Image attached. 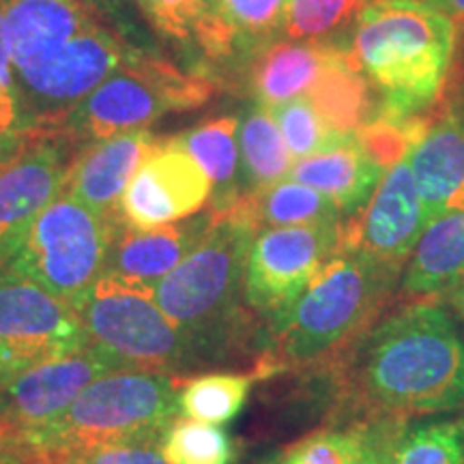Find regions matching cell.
I'll use <instances>...</instances> for the list:
<instances>
[{
    "mask_svg": "<svg viewBox=\"0 0 464 464\" xmlns=\"http://www.w3.org/2000/svg\"><path fill=\"white\" fill-rule=\"evenodd\" d=\"M0 346L28 368L89 351L73 307L7 269H0Z\"/></svg>",
    "mask_w": 464,
    "mask_h": 464,
    "instance_id": "cell-11",
    "label": "cell"
},
{
    "mask_svg": "<svg viewBox=\"0 0 464 464\" xmlns=\"http://www.w3.org/2000/svg\"><path fill=\"white\" fill-rule=\"evenodd\" d=\"M17 445H20V434L11 423L0 420V464L14 460L17 456Z\"/></svg>",
    "mask_w": 464,
    "mask_h": 464,
    "instance_id": "cell-39",
    "label": "cell"
},
{
    "mask_svg": "<svg viewBox=\"0 0 464 464\" xmlns=\"http://www.w3.org/2000/svg\"><path fill=\"white\" fill-rule=\"evenodd\" d=\"M288 0H219V14L230 37L232 56L252 58L282 33Z\"/></svg>",
    "mask_w": 464,
    "mask_h": 464,
    "instance_id": "cell-29",
    "label": "cell"
},
{
    "mask_svg": "<svg viewBox=\"0 0 464 464\" xmlns=\"http://www.w3.org/2000/svg\"><path fill=\"white\" fill-rule=\"evenodd\" d=\"M0 9L20 102L17 131H52L136 56L80 0H0Z\"/></svg>",
    "mask_w": 464,
    "mask_h": 464,
    "instance_id": "cell-1",
    "label": "cell"
},
{
    "mask_svg": "<svg viewBox=\"0 0 464 464\" xmlns=\"http://www.w3.org/2000/svg\"><path fill=\"white\" fill-rule=\"evenodd\" d=\"M426 228L411 161L404 158L381 179L372 198L359 211V222L342 228V247L400 269Z\"/></svg>",
    "mask_w": 464,
    "mask_h": 464,
    "instance_id": "cell-13",
    "label": "cell"
},
{
    "mask_svg": "<svg viewBox=\"0 0 464 464\" xmlns=\"http://www.w3.org/2000/svg\"><path fill=\"white\" fill-rule=\"evenodd\" d=\"M31 131H9L0 133V166H5L31 142Z\"/></svg>",
    "mask_w": 464,
    "mask_h": 464,
    "instance_id": "cell-37",
    "label": "cell"
},
{
    "mask_svg": "<svg viewBox=\"0 0 464 464\" xmlns=\"http://www.w3.org/2000/svg\"><path fill=\"white\" fill-rule=\"evenodd\" d=\"M17 131V103L14 95L0 82V133Z\"/></svg>",
    "mask_w": 464,
    "mask_h": 464,
    "instance_id": "cell-38",
    "label": "cell"
},
{
    "mask_svg": "<svg viewBox=\"0 0 464 464\" xmlns=\"http://www.w3.org/2000/svg\"><path fill=\"white\" fill-rule=\"evenodd\" d=\"M450 290H451V304H454L458 314H460L464 321V277L458 284H454Z\"/></svg>",
    "mask_w": 464,
    "mask_h": 464,
    "instance_id": "cell-43",
    "label": "cell"
},
{
    "mask_svg": "<svg viewBox=\"0 0 464 464\" xmlns=\"http://www.w3.org/2000/svg\"><path fill=\"white\" fill-rule=\"evenodd\" d=\"M426 3L448 17L451 15L458 17V20H464V0H426Z\"/></svg>",
    "mask_w": 464,
    "mask_h": 464,
    "instance_id": "cell-42",
    "label": "cell"
},
{
    "mask_svg": "<svg viewBox=\"0 0 464 464\" xmlns=\"http://www.w3.org/2000/svg\"><path fill=\"white\" fill-rule=\"evenodd\" d=\"M393 464H464V417L420 423L400 432Z\"/></svg>",
    "mask_w": 464,
    "mask_h": 464,
    "instance_id": "cell-31",
    "label": "cell"
},
{
    "mask_svg": "<svg viewBox=\"0 0 464 464\" xmlns=\"http://www.w3.org/2000/svg\"><path fill=\"white\" fill-rule=\"evenodd\" d=\"M363 432H321L290 450L282 464H362Z\"/></svg>",
    "mask_w": 464,
    "mask_h": 464,
    "instance_id": "cell-34",
    "label": "cell"
},
{
    "mask_svg": "<svg viewBox=\"0 0 464 464\" xmlns=\"http://www.w3.org/2000/svg\"><path fill=\"white\" fill-rule=\"evenodd\" d=\"M211 194V179L181 138L158 140L127 183L121 218L133 228H158L196 216Z\"/></svg>",
    "mask_w": 464,
    "mask_h": 464,
    "instance_id": "cell-12",
    "label": "cell"
},
{
    "mask_svg": "<svg viewBox=\"0 0 464 464\" xmlns=\"http://www.w3.org/2000/svg\"><path fill=\"white\" fill-rule=\"evenodd\" d=\"M150 24L207 61L232 58L230 37L219 14V0H138Z\"/></svg>",
    "mask_w": 464,
    "mask_h": 464,
    "instance_id": "cell-24",
    "label": "cell"
},
{
    "mask_svg": "<svg viewBox=\"0 0 464 464\" xmlns=\"http://www.w3.org/2000/svg\"><path fill=\"white\" fill-rule=\"evenodd\" d=\"M338 45L276 39L260 48L249 58V86L258 106L276 108L305 97Z\"/></svg>",
    "mask_w": 464,
    "mask_h": 464,
    "instance_id": "cell-20",
    "label": "cell"
},
{
    "mask_svg": "<svg viewBox=\"0 0 464 464\" xmlns=\"http://www.w3.org/2000/svg\"><path fill=\"white\" fill-rule=\"evenodd\" d=\"M385 172L365 153L353 131L342 133L338 142L321 153L295 161L288 179L329 196L342 216H355L372 198Z\"/></svg>",
    "mask_w": 464,
    "mask_h": 464,
    "instance_id": "cell-19",
    "label": "cell"
},
{
    "mask_svg": "<svg viewBox=\"0 0 464 464\" xmlns=\"http://www.w3.org/2000/svg\"><path fill=\"white\" fill-rule=\"evenodd\" d=\"M17 450H20V445H17ZM5 464H20V456H15L14 460H9V462H5Z\"/></svg>",
    "mask_w": 464,
    "mask_h": 464,
    "instance_id": "cell-44",
    "label": "cell"
},
{
    "mask_svg": "<svg viewBox=\"0 0 464 464\" xmlns=\"http://www.w3.org/2000/svg\"><path fill=\"white\" fill-rule=\"evenodd\" d=\"M368 398L396 413H439L464 402V340L434 304H413L370 334L362 351Z\"/></svg>",
    "mask_w": 464,
    "mask_h": 464,
    "instance_id": "cell-3",
    "label": "cell"
},
{
    "mask_svg": "<svg viewBox=\"0 0 464 464\" xmlns=\"http://www.w3.org/2000/svg\"><path fill=\"white\" fill-rule=\"evenodd\" d=\"M346 52L381 95V114L406 119L437 100L456 28L426 0H372L346 37Z\"/></svg>",
    "mask_w": 464,
    "mask_h": 464,
    "instance_id": "cell-2",
    "label": "cell"
},
{
    "mask_svg": "<svg viewBox=\"0 0 464 464\" xmlns=\"http://www.w3.org/2000/svg\"><path fill=\"white\" fill-rule=\"evenodd\" d=\"M65 136L33 133L14 160L0 166V247L65 191L69 166Z\"/></svg>",
    "mask_w": 464,
    "mask_h": 464,
    "instance_id": "cell-15",
    "label": "cell"
},
{
    "mask_svg": "<svg viewBox=\"0 0 464 464\" xmlns=\"http://www.w3.org/2000/svg\"><path fill=\"white\" fill-rule=\"evenodd\" d=\"M398 428L393 423H379V426L363 430V458L362 464H393V450H396Z\"/></svg>",
    "mask_w": 464,
    "mask_h": 464,
    "instance_id": "cell-36",
    "label": "cell"
},
{
    "mask_svg": "<svg viewBox=\"0 0 464 464\" xmlns=\"http://www.w3.org/2000/svg\"><path fill=\"white\" fill-rule=\"evenodd\" d=\"M208 224L211 211L189 222H174L149 230L133 228L123 219L103 271L153 288L188 256L191 247L205 235Z\"/></svg>",
    "mask_w": 464,
    "mask_h": 464,
    "instance_id": "cell-18",
    "label": "cell"
},
{
    "mask_svg": "<svg viewBox=\"0 0 464 464\" xmlns=\"http://www.w3.org/2000/svg\"><path fill=\"white\" fill-rule=\"evenodd\" d=\"M114 372L91 351L31 365L0 385V420L17 432L56 420L92 381Z\"/></svg>",
    "mask_w": 464,
    "mask_h": 464,
    "instance_id": "cell-14",
    "label": "cell"
},
{
    "mask_svg": "<svg viewBox=\"0 0 464 464\" xmlns=\"http://www.w3.org/2000/svg\"><path fill=\"white\" fill-rule=\"evenodd\" d=\"M179 392L181 381L170 374L116 370L84 387L56 420L17 434L39 448L158 443L179 413Z\"/></svg>",
    "mask_w": 464,
    "mask_h": 464,
    "instance_id": "cell-4",
    "label": "cell"
},
{
    "mask_svg": "<svg viewBox=\"0 0 464 464\" xmlns=\"http://www.w3.org/2000/svg\"><path fill=\"white\" fill-rule=\"evenodd\" d=\"M340 249V222L256 232L246 266L247 304L276 323Z\"/></svg>",
    "mask_w": 464,
    "mask_h": 464,
    "instance_id": "cell-10",
    "label": "cell"
},
{
    "mask_svg": "<svg viewBox=\"0 0 464 464\" xmlns=\"http://www.w3.org/2000/svg\"><path fill=\"white\" fill-rule=\"evenodd\" d=\"M226 211H235L256 232L265 228H286V226L338 224L342 216L329 196L293 179L246 191Z\"/></svg>",
    "mask_w": 464,
    "mask_h": 464,
    "instance_id": "cell-22",
    "label": "cell"
},
{
    "mask_svg": "<svg viewBox=\"0 0 464 464\" xmlns=\"http://www.w3.org/2000/svg\"><path fill=\"white\" fill-rule=\"evenodd\" d=\"M256 230L235 211H211V224L191 252L153 286L161 312L194 346L222 335L241 316L246 266Z\"/></svg>",
    "mask_w": 464,
    "mask_h": 464,
    "instance_id": "cell-5",
    "label": "cell"
},
{
    "mask_svg": "<svg viewBox=\"0 0 464 464\" xmlns=\"http://www.w3.org/2000/svg\"><path fill=\"white\" fill-rule=\"evenodd\" d=\"M239 121L235 116L208 121L181 136L189 155L198 161L213 185L211 211H226L241 198L239 189V147H237Z\"/></svg>",
    "mask_w": 464,
    "mask_h": 464,
    "instance_id": "cell-25",
    "label": "cell"
},
{
    "mask_svg": "<svg viewBox=\"0 0 464 464\" xmlns=\"http://www.w3.org/2000/svg\"><path fill=\"white\" fill-rule=\"evenodd\" d=\"M316 112L332 130L353 133L381 114V95L348 56L340 44L318 75L316 84L307 92Z\"/></svg>",
    "mask_w": 464,
    "mask_h": 464,
    "instance_id": "cell-21",
    "label": "cell"
},
{
    "mask_svg": "<svg viewBox=\"0 0 464 464\" xmlns=\"http://www.w3.org/2000/svg\"><path fill=\"white\" fill-rule=\"evenodd\" d=\"M464 277V211L439 218L411 252L402 290L413 297L450 290Z\"/></svg>",
    "mask_w": 464,
    "mask_h": 464,
    "instance_id": "cell-23",
    "label": "cell"
},
{
    "mask_svg": "<svg viewBox=\"0 0 464 464\" xmlns=\"http://www.w3.org/2000/svg\"><path fill=\"white\" fill-rule=\"evenodd\" d=\"M0 82L5 84L11 95H14V72H11V58L7 48V37H5V20L3 9H0Z\"/></svg>",
    "mask_w": 464,
    "mask_h": 464,
    "instance_id": "cell-40",
    "label": "cell"
},
{
    "mask_svg": "<svg viewBox=\"0 0 464 464\" xmlns=\"http://www.w3.org/2000/svg\"><path fill=\"white\" fill-rule=\"evenodd\" d=\"M372 0H288L282 34L293 42L342 44Z\"/></svg>",
    "mask_w": 464,
    "mask_h": 464,
    "instance_id": "cell-27",
    "label": "cell"
},
{
    "mask_svg": "<svg viewBox=\"0 0 464 464\" xmlns=\"http://www.w3.org/2000/svg\"><path fill=\"white\" fill-rule=\"evenodd\" d=\"M213 92L205 75L183 73L158 56L136 54L91 91L52 131L67 140H103L140 130L168 112L194 110Z\"/></svg>",
    "mask_w": 464,
    "mask_h": 464,
    "instance_id": "cell-9",
    "label": "cell"
},
{
    "mask_svg": "<svg viewBox=\"0 0 464 464\" xmlns=\"http://www.w3.org/2000/svg\"><path fill=\"white\" fill-rule=\"evenodd\" d=\"M241 160L247 191L266 188L288 179L295 158L284 142L269 108H254L241 123Z\"/></svg>",
    "mask_w": 464,
    "mask_h": 464,
    "instance_id": "cell-26",
    "label": "cell"
},
{
    "mask_svg": "<svg viewBox=\"0 0 464 464\" xmlns=\"http://www.w3.org/2000/svg\"><path fill=\"white\" fill-rule=\"evenodd\" d=\"M121 224L63 191L0 247V269L28 277L75 307L106 269Z\"/></svg>",
    "mask_w": 464,
    "mask_h": 464,
    "instance_id": "cell-7",
    "label": "cell"
},
{
    "mask_svg": "<svg viewBox=\"0 0 464 464\" xmlns=\"http://www.w3.org/2000/svg\"><path fill=\"white\" fill-rule=\"evenodd\" d=\"M249 387H252V376L246 374H202L181 385L179 411L189 420L222 426L241 413L249 396Z\"/></svg>",
    "mask_w": 464,
    "mask_h": 464,
    "instance_id": "cell-28",
    "label": "cell"
},
{
    "mask_svg": "<svg viewBox=\"0 0 464 464\" xmlns=\"http://www.w3.org/2000/svg\"><path fill=\"white\" fill-rule=\"evenodd\" d=\"M409 161L428 226L464 211V114L445 116L432 125Z\"/></svg>",
    "mask_w": 464,
    "mask_h": 464,
    "instance_id": "cell-17",
    "label": "cell"
},
{
    "mask_svg": "<svg viewBox=\"0 0 464 464\" xmlns=\"http://www.w3.org/2000/svg\"><path fill=\"white\" fill-rule=\"evenodd\" d=\"M398 271L355 249H340L276 321L284 362H314L359 332L379 310Z\"/></svg>",
    "mask_w": 464,
    "mask_h": 464,
    "instance_id": "cell-6",
    "label": "cell"
},
{
    "mask_svg": "<svg viewBox=\"0 0 464 464\" xmlns=\"http://www.w3.org/2000/svg\"><path fill=\"white\" fill-rule=\"evenodd\" d=\"M155 144L153 133L144 127L91 142L69 166L65 194L97 216L121 222V198L127 183Z\"/></svg>",
    "mask_w": 464,
    "mask_h": 464,
    "instance_id": "cell-16",
    "label": "cell"
},
{
    "mask_svg": "<svg viewBox=\"0 0 464 464\" xmlns=\"http://www.w3.org/2000/svg\"><path fill=\"white\" fill-rule=\"evenodd\" d=\"M86 346L112 370L170 374L194 359V342L168 318L153 288L103 274L73 307Z\"/></svg>",
    "mask_w": 464,
    "mask_h": 464,
    "instance_id": "cell-8",
    "label": "cell"
},
{
    "mask_svg": "<svg viewBox=\"0 0 464 464\" xmlns=\"http://www.w3.org/2000/svg\"><path fill=\"white\" fill-rule=\"evenodd\" d=\"M28 370V365L24 362H20L15 355H11L7 348L0 346V385L9 382L14 376Z\"/></svg>",
    "mask_w": 464,
    "mask_h": 464,
    "instance_id": "cell-41",
    "label": "cell"
},
{
    "mask_svg": "<svg viewBox=\"0 0 464 464\" xmlns=\"http://www.w3.org/2000/svg\"><path fill=\"white\" fill-rule=\"evenodd\" d=\"M160 450L168 464H230L235 456L226 430L189 417L174 420L168 426Z\"/></svg>",
    "mask_w": 464,
    "mask_h": 464,
    "instance_id": "cell-30",
    "label": "cell"
},
{
    "mask_svg": "<svg viewBox=\"0 0 464 464\" xmlns=\"http://www.w3.org/2000/svg\"><path fill=\"white\" fill-rule=\"evenodd\" d=\"M432 123L426 116H406V119H392V116H376L368 125L355 131L365 153L379 164L382 170H390L398 161L409 158L411 150L420 144Z\"/></svg>",
    "mask_w": 464,
    "mask_h": 464,
    "instance_id": "cell-32",
    "label": "cell"
},
{
    "mask_svg": "<svg viewBox=\"0 0 464 464\" xmlns=\"http://www.w3.org/2000/svg\"><path fill=\"white\" fill-rule=\"evenodd\" d=\"M269 110L295 161L321 153L338 142L342 136L340 131L324 123L323 116L316 112L314 103L307 97H295V100Z\"/></svg>",
    "mask_w": 464,
    "mask_h": 464,
    "instance_id": "cell-33",
    "label": "cell"
},
{
    "mask_svg": "<svg viewBox=\"0 0 464 464\" xmlns=\"http://www.w3.org/2000/svg\"><path fill=\"white\" fill-rule=\"evenodd\" d=\"M78 450L92 464H168L155 443H110Z\"/></svg>",
    "mask_w": 464,
    "mask_h": 464,
    "instance_id": "cell-35",
    "label": "cell"
}]
</instances>
